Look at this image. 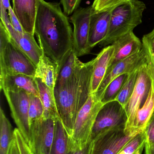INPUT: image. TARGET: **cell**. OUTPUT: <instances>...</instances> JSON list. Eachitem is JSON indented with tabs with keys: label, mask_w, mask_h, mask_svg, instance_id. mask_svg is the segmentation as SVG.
Segmentation results:
<instances>
[{
	"label": "cell",
	"mask_w": 154,
	"mask_h": 154,
	"mask_svg": "<svg viewBox=\"0 0 154 154\" xmlns=\"http://www.w3.org/2000/svg\"><path fill=\"white\" fill-rule=\"evenodd\" d=\"M34 34L44 54L58 64L73 48L72 29L59 3L40 0Z\"/></svg>",
	"instance_id": "cell-1"
},
{
	"label": "cell",
	"mask_w": 154,
	"mask_h": 154,
	"mask_svg": "<svg viewBox=\"0 0 154 154\" xmlns=\"http://www.w3.org/2000/svg\"><path fill=\"white\" fill-rule=\"evenodd\" d=\"M95 59L82 62L63 85L54 89V97L61 119L71 137L78 113L91 95Z\"/></svg>",
	"instance_id": "cell-2"
},
{
	"label": "cell",
	"mask_w": 154,
	"mask_h": 154,
	"mask_svg": "<svg viewBox=\"0 0 154 154\" xmlns=\"http://www.w3.org/2000/svg\"><path fill=\"white\" fill-rule=\"evenodd\" d=\"M146 9L144 3L139 0L124 1L113 6L108 32L99 45L101 47L109 46L122 36L133 32L142 23Z\"/></svg>",
	"instance_id": "cell-3"
},
{
	"label": "cell",
	"mask_w": 154,
	"mask_h": 154,
	"mask_svg": "<svg viewBox=\"0 0 154 154\" xmlns=\"http://www.w3.org/2000/svg\"><path fill=\"white\" fill-rule=\"evenodd\" d=\"M0 79L7 75L34 77L36 66L10 38L5 29L0 30Z\"/></svg>",
	"instance_id": "cell-4"
},
{
	"label": "cell",
	"mask_w": 154,
	"mask_h": 154,
	"mask_svg": "<svg viewBox=\"0 0 154 154\" xmlns=\"http://www.w3.org/2000/svg\"><path fill=\"white\" fill-rule=\"evenodd\" d=\"M150 86L151 79L146 56L145 59L139 67L134 88L125 108L127 119L125 131L127 133L139 134L134 131L135 121L138 110L147 97Z\"/></svg>",
	"instance_id": "cell-5"
},
{
	"label": "cell",
	"mask_w": 154,
	"mask_h": 154,
	"mask_svg": "<svg viewBox=\"0 0 154 154\" xmlns=\"http://www.w3.org/2000/svg\"><path fill=\"white\" fill-rule=\"evenodd\" d=\"M103 105L91 94L78 113L71 137L76 146L82 148L90 140L97 115Z\"/></svg>",
	"instance_id": "cell-6"
},
{
	"label": "cell",
	"mask_w": 154,
	"mask_h": 154,
	"mask_svg": "<svg viewBox=\"0 0 154 154\" xmlns=\"http://www.w3.org/2000/svg\"><path fill=\"white\" fill-rule=\"evenodd\" d=\"M2 90L10 107L12 117L28 144L30 139L29 115L30 93L23 90L3 89Z\"/></svg>",
	"instance_id": "cell-7"
},
{
	"label": "cell",
	"mask_w": 154,
	"mask_h": 154,
	"mask_svg": "<svg viewBox=\"0 0 154 154\" xmlns=\"http://www.w3.org/2000/svg\"><path fill=\"white\" fill-rule=\"evenodd\" d=\"M125 108L117 100L103 105L99 111L91 132L90 139L111 129L124 128L127 122Z\"/></svg>",
	"instance_id": "cell-8"
},
{
	"label": "cell",
	"mask_w": 154,
	"mask_h": 154,
	"mask_svg": "<svg viewBox=\"0 0 154 154\" xmlns=\"http://www.w3.org/2000/svg\"><path fill=\"white\" fill-rule=\"evenodd\" d=\"M93 11L92 5L78 8L70 18L73 23V49L77 57L89 54L92 49L89 43L90 17Z\"/></svg>",
	"instance_id": "cell-9"
},
{
	"label": "cell",
	"mask_w": 154,
	"mask_h": 154,
	"mask_svg": "<svg viewBox=\"0 0 154 154\" xmlns=\"http://www.w3.org/2000/svg\"><path fill=\"white\" fill-rule=\"evenodd\" d=\"M138 134L127 133L124 128L106 131L93 140L90 154H118Z\"/></svg>",
	"instance_id": "cell-10"
},
{
	"label": "cell",
	"mask_w": 154,
	"mask_h": 154,
	"mask_svg": "<svg viewBox=\"0 0 154 154\" xmlns=\"http://www.w3.org/2000/svg\"><path fill=\"white\" fill-rule=\"evenodd\" d=\"M55 119L42 117L30 125V150L42 154H50L54 138Z\"/></svg>",
	"instance_id": "cell-11"
},
{
	"label": "cell",
	"mask_w": 154,
	"mask_h": 154,
	"mask_svg": "<svg viewBox=\"0 0 154 154\" xmlns=\"http://www.w3.org/2000/svg\"><path fill=\"white\" fill-rule=\"evenodd\" d=\"M149 67L151 86L147 97L137 112L135 121L134 131L144 132L154 112V57L148 44L142 41Z\"/></svg>",
	"instance_id": "cell-12"
},
{
	"label": "cell",
	"mask_w": 154,
	"mask_h": 154,
	"mask_svg": "<svg viewBox=\"0 0 154 154\" xmlns=\"http://www.w3.org/2000/svg\"><path fill=\"white\" fill-rule=\"evenodd\" d=\"M143 48L140 51L129 57L118 62L107 73L98 89L94 95L98 101H100L102 95L108 84L115 79L124 74H129L141 66L145 59Z\"/></svg>",
	"instance_id": "cell-13"
},
{
	"label": "cell",
	"mask_w": 154,
	"mask_h": 154,
	"mask_svg": "<svg viewBox=\"0 0 154 154\" xmlns=\"http://www.w3.org/2000/svg\"><path fill=\"white\" fill-rule=\"evenodd\" d=\"M111 45L114 46L115 50L107 73L118 62L137 53L143 48V43L133 32L120 37Z\"/></svg>",
	"instance_id": "cell-14"
},
{
	"label": "cell",
	"mask_w": 154,
	"mask_h": 154,
	"mask_svg": "<svg viewBox=\"0 0 154 154\" xmlns=\"http://www.w3.org/2000/svg\"><path fill=\"white\" fill-rule=\"evenodd\" d=\"M113 8L100 11L93 9L90 17L89 38V43L91 49L99 45L106 37Z\"/></svg>",
	"instance_id": "cell-15"
},
{
	"label": "cell",
	"mask_w": 154,
	"mask_h": 154,
	"mask_svg": "<svg viewBox=\"0 0 154 154\" xmlns=\"http://www.w3.org/2000/svg\"><path fill=\"white\" fill-rule=\"evenodd\" d=\"M13 10L24 32L34 35V25L40 0H12Z\"/></svg>",
	"instance_id": "cell-16"
},
{
	"label": "cell",
	"mask_w": 154,
	"mask_h": 154,
	"mask_svg": "<svg viewBox=\"0 0 154 154\" xmlns=\"http://www.w3.org/2000/svg\"><path fill=\"white\" fill-rule=\"evenodd\" d=\"M114 50L113 45L107 46L95 58L91 81V94H94L96 92L105 76L109 63L113 57Z\"/></svg>",
	"instance_id": "cell-17"
},
{
	"label": "cell",
	"mask_w": 154,
	"mask_h": 154,
	"mask_svg": "<svg viewBox=\"0 0 154 154\" xmlns=\"http://www.w3.org/2000/svg\"><path fill=\"white\" fill-rule=\"evenodd\" d=\"M59 69L58 63L50 58L43 52L39 62L36 66L34 77L45 83L54 95Z\"/></svg>",
	"instance_id": "cell-18"
},
{
	"label": "cell",
	"mask_w": 154,
	"mask_h": 154,
	"mask_svg": "<svg viewBox=\"0 0 154 154\" xmlns=\"http://www.w3.org/2000/svg\"><path fill=\"white\" fill-rule=\"evenodd\" d=\"M1 90H23L30 94L39 97L38 85L34 77L26 75H7L0 79Z\"/></svg>",
	"instance_id": "cell-19"
},
{
	"label": "cell",
	"mask_w": 154,
	"mask_h": 154,
	"mask_svg": "<svg viewBox=\"0 0 154 154\" xmlns=\"http://www.w3.org/2000/svg\"><path fill=\"white\" fill-rule=\"evenodd\" d=\"M55 120L54 138L50 154H71L77 146L67 133L61 118Z\"/></svg>",
	"instance_id": "cell-20"
},
{
	"label": "cell",
	"mask_w": 154,
	"mask_h": 154,
	"mask_svg": "<svg viewBox=\"0 0 154 154\" xmlns=\"http://www.w3.org/2000/svg\"><path fill=\"white\" fill-rule=\"evenodd\" d=\"M11 39L37 66L43 51L35 41L34 35L26 32H18L15 37Z\"/></svg>",
	"instance_id": "cell-21"
},
{
	"label": "cell",
	"mask_w": 154,
	"mask_h": 154,
	"mask_svg": "<svg viewBox=\"0 0 154 154\" xmlns=\"http://www.w3.org/2000/svg\"><path fill=\"white\" fill-rule=\"evenodd\" d=\"M82 62L71 49L59 64V69L55 88L64 84L73 75Z\"/></svg>",
	"instance_id": "cell-22"
},
{
	"label": "cell",
	"mask_w": 154,
	"mask_h": 154,
	"mask_svg": "<svg viewBox=\"0 0 154 154\" xmlns=\"http://www.w3.org/2000/svg\"><path fill=\"white\" fill-rule=\"evenodd\" d=\"M35 79L38 85L39 97L44 108L43 117H52L55 119L57 118L60 117L54 94L45 83L39 79Z\"/></svg>",
	"instance_id": "cell-23"
},
{
	"label": "cell",
	"mask_w": 154,
	"mask_h": 154,
	"mask_svg": "<svg viewBox=\"0 0 154 154\" xmlns=\"http://www.w3.org/2000/svg\"><path fill=\"white\" fill-rule=\"evenodd\" d=\"M14 138V130L4 110L0 108V154H8Z\"/></svg>",
	"instance_id": "cell-24"
},
{
	"label": "cell",
	"mask_w": 154,
	"mask_h": 154,
	"mask_svg": "<svg viewBox=\"0 0 154 154\" xmlns=\"http://www.w3.org/2000/svg\"><path fill=\"white\" fill-rule=\"evenodd\" d=\"M129 75L126 74L121 75L108 84L100 100L103 105L115 100L127 80Z\"/></svg>",
	"instance_id": "cell-25"
},
{
	"label": "cell",
	"mask_w": 154,
	"mask_h": 154,
	"mask_svg": "<svg viewBox=\"0 0 154 154\" xmlns=\"http://www.w3.org/2000/svg\"><path fill=\"white\" fill-rule=\"evenodd\" d=\"M140 66H139L129 74L127 80L122 88L120 93L115 100L118 101L125 108L127 105L134 88Z\"/></svg>",
	"instance_id": "cell-26"
},
{
	"label": "cell",
	"mask_w": 154,
	"mask_h": 154,
	"mask_svg": "<svg viewBox=\"0 0 154 154\" xmlns=\"http://www.w3.org/2000/svg\"><path fill=\"white\" fill-rule=\"evenodd\" d=\"M44 108L39 97L30 94L29 121L30 126L43 117Z\"/></svg>",
	"instance_id": "cell-27"
},
{
	"label": "cell",
	"mask_w": 154,
	"mask_h": 154,
	"mask_svg": "<svg viewBox=\"0 0 154 154\" xmlns=\"http://www.w3.org/2000/svg\"><path fill=\"white\" fill-rule=\"evenodd\" d=\"M146 135L141 132L128 142L118 154H135L136 152L145 145Z\"/></svg>",
	"instance_id": "cell-28"
},
{
	"label": "cell",
	"mask_w": 154,
	"mask_h": 154,
	"mask_svg": "<svg viewBox=\"0 0 154 154\" xmlns=\"http://www.w3.org/2000/svg\"><path fill=\"white\" fill-rule=\"evenodd\" d=\"M127 1L132 0H95L92 6L94 10L100 11L113 7L121 2Z\"/></svg>",
	"instance_id": "cell-29"
},
{
	"label": "cell",
	"mask_w": 154,
	"mask_h": 154,
	"mask_svg": "<svg viewBox=\"0 0 154 154\" xmlns=\"http://www.w3.org/2000/svg\"><path fill=\"white\" fill-rule=\"evenodd\" d=\"M14 136L18 145L20 154H30L29 145L17 128L14 130Z\"/></svg>",
	"instance_id": "cell-30"
},
{
	"label": "cell",
	"mask_w": 154,
	"mask_h": 154,
	"mask_svg": "<svg viewBox=\"0 0 154 154\" xmlns=\"http://www.w3.org/2000/svg\"><path fill=\"white\" fill-rule=\"evenodd\" d=\"M81 0H61L63 12L67 16L71 15L79 7Z\"/></svg>",
	"instance_id": "cell-31"
},
{
	"label": "cell",
	"mask_w": 154,
	"mask_h": 154,
	"mask_svg": "<svg viewBox=\"0 0 154 154\" xmlns=\"http://www.w3.org/2000/svg\"><path fill=\"white\" fill-rule=\"evenodd\" d=\"M146 135L145 146L154 145V112L144 131Z\"/></svg>",
	"instance_id": "cell-32"
},
{
	"label": "cell",
	"mask_w": 154,
	"mask_h": 154,
	"mask_svg": "<svg viewBox=\"0 0 154 154\" xmlns=\"http://www.w3.org/2000/svg\"><path fill=\"white\" fill-rule=\"evenodd\" d=\"M8 13L11 23L14 29L20 33H23L25 32L20 22L19 21L18 18H17L16 14L14 13L13 8H11V7L9 8L8 11Z\"/></svg>",
	"instance_id": "cell-33"
},
{
	"label": "cell",
	"mask_w": 154,
	"mask_h": 154,
	"mask_svg": "<svg viewBox=\"0 0 154 154\" xmlns=\"http://www.w3.org/2000/svg\"><path fill=\"white\" fill-rule=\"evenodd\" d=\"M93 142V140L92 139H90L84 147H82V148L77 147L71 154H91V148H92Z\"/></svg>",
	"instance_id": "cell-34"
},
{
	"label": "cell",
	"mask_w": 154,
	"mask_h": 154,
	"mask_svg": "<svg viewBox=\"0 0 154 154\" xmlns=\"http://www.w3.org/2000/svg\"><path fill=\"white\" fill-rule=\"evenodd\" d=\"M143 40L148 44L154 57V28L151 32L143 36Z\"/></svg>",
	"instance_id": "cell-35"
},
{
	"label": "cell",
	"mask_w": 154,
	"mask_h": 154,
	"mask_svg": "<svg viewBox=\"0 0 154 154\" xmlns=\"http://www.w3.org/2000/svg\"><path fill=\"white\" fill-rule=\"evenodd\" d=\"M8 154H20L16 140L14 136L13 140L10 146Z\"/></svg>",
	"instance_id": "cell-36"
},
{
	"label": "cell",
	"mask_w": 154,
	"mask_h": 154,
	"mask_svg": "<svg viewBox=\"0 0 154 154\" xmlns=\"http://www.w3.org/2000/svg\"><path fill=\"white\" fill-rule=\"evenodd\" d=\"M0 4H2L4 8L7 10H9V8L11 7L10 3V0H0Z\"/></svg>",
	"instance_id": "cell-37"
},
{
	"label": "cell",
	"mask_w": 154,
	"mask_h": 154,
	"mask_svg": "<svg viewBox=\"0 0 154 154\" xmlns=\"http://www.w3.org/2000/svg\"><path fill=\"white\" fill-rule=\"evenodd\" d=\"M145 154H154V145L148 146L145 145Z\"/></svg>",
	"instance_id": "cell-38"
},
{
	"label": "cell",
	"mask_w": 154,
	"mask_h": 154,
	"mask_svg": "<svg viewBox=\"0 0 154 154\" xmlns=\"http://www.w3.org/2000/svg\"><path fill=\"white\" fill-rule=\"evenodd\" d=\"M144 148H145V146H143V147L140 148V149L136 152L135 154H142V152H143Z\"/></svg>",
	"instance_id": "cell-39"
},
{
	"label": "cell",
	"mask_w": 154,
	"mask_h": 154,
	"mask_svg": "<svg viewBox=\"0 0 154 154\" xmlns=\"http://www.w3.org/2000/svg\"><path fill=\"white\" fill-rule=\"evenodd\" d=\"M30 154H42L39 152H35V151H33V150L30 149Z\"/></svg>",
	"instance_id": "cell-40"
}]
</instances>
